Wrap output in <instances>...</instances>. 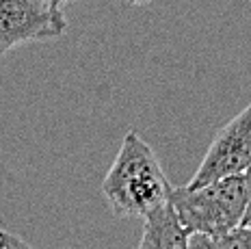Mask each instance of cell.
<instances>
[{"mask_svg": "<svg viewBox=\"0 0 251 249\" xmlns=\"http://www.w3.org/2000/svg\"><path fill=\"white\" fill-rule=\"evenodd\" d=\"M67 30L61 9L46 0H0V59L30 41H48Z\"/></svg>", "mask_w": 251, "mask_h": 249, "instance_id": "obj_3", "label": "cell"}, {"mask_svg": "<svg viewBox=\"0 0 251 249\" xmlns=\"http://www.w3.org/2000/svg\"><path fill=\"white\" fill-rule=\"evenodd\" d=\"M46 2H48L50 7H54V9H61V11H63V7H65V4H70L72 0H46Z\"/></svg>", "mask_w": 251, "mask_h": 249, "instance_id": "obj_9", "label": "cell"}, {"mask_svg": "<svg viewBox=\"0 0 251 249\" xmlns=\"http://www.w3.org/2000/svg\"><path fill=\"white\" fill-rule=\"evenodd\" d=\"M251 163V104L232 117L212 139L206 156L186 186L195 189L232 175H243Z\"/></svg>", "mask_w": 251, "mask_h": 249, "instance_id": "obj_4", "label": "cell"}, {"mask_svg": "<svg viewBox=\"0 0 251 249\" xmlns=\"http://www.w3.org/2000/svg\"><path fill=\"white\" fill-rule=\"evenodd\" d=\"M243 180H245V189H247V217H245V223H247V221H251V163H249V167L245 169Z\"/></svg>", "mask_w": 251, "mask_h": 249, "instance_id": "obj_8", "label": "cell"}, {"mask_svg": "<svg viewBox=\"0 0 251 249\" xmlns=\"http://www.w3.org/2000/svg\"><path fill=\"white\" fill-rule=\"evenodd\" d=\"M186 243L188 234L167 201L143 219V238L137 249H186Z\"/></svg>", "mask_w": 251, "mask_h": 249, "instance_id": "obj_5", "label": "cell"}, {"mask_svg": "<svg viewBox=\"0 0 251 249\" xmlns=\"http://www.w3.org/2000/svg\"><path fill=\"white\" fill-rule=\"evenodd\" d=\"M186 249H251V234L247 225L227 234H188Z\"/></svg>", "mask_w": 251, "mask_h": 249, "instance_id": "obj_6", "label": "cell"}, {"mask_svg": "<svg viewBox=\"0 0 251 249\" xmlns=\"http://www.w3.org/2000/svg\"><path fill=\"white\" fill-rule=\"evenodd\" d=\"M174 184L167 178L156 152L134 130H128L108 174L102 193L119 219H141L169 201Z\"/></svg>", "mask_w": 251, "mask_h": 249, "instance_id": "obj_1", "label": "cell"}, {"mask_svg": "<svg viewBox=\"0 0 251 249\" xmlns=\"http://www.w3.org/2000/svg\"><path fill=\"white\" fill-rule=\"evenodd\" d=\"M130 4H143V2H148V0H128Z\"/></svg>", "mask_w": 251, "mask_h": 249, "instance_id": "obj_10", "label": "cell"}, {"mask_svg": "<svg viewBox=\"0 0 251 249\" xmlns=\"http://www.w3.org/2000/svg\"><path fill=\"white\" fill-rule=\"evenodd\" d=\"M0 249H33L24 238L11 234V232L0 230Z\"/></svg>", "mask_w": 251, "mask_h": 249, "instance_id": "obj_7", "label": "cell"}, {"mask_svg": "<svg viewBox=\"0 0 251 249\" xmlns=\"http://www.w3.org/2000/svg\"><path fill=\"white\" fill-rule=\"evenodd\" d=\"M245 225H247V227H249V234H251V221H247V223H245Z\"/></svg>", "mask_w": 251, "mask_h": 249, "instance_id": "obj_11", "label": "cell"}, {"mask_svg": "<svg viewBox=\"0 0 251 249\" xmlns=\"http://www.w3.org/2000/svg\"><path fill=\"white\" fill-rule=\"evenodd\" d=\"M186 234H227L245 223L247 189L243 175L221 178L203 186H174L169 195Z\"/></svg>", "mask_w": 251, "mask_h": 249, "instance_id": "obj_2", "label": "cell"}]
</instances>
